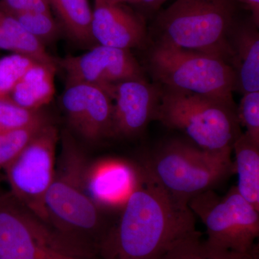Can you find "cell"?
I'll use <instances>...</instances> for the list:
<instances>
[{"mask_svg":"<svg viewBox=\"0 0 259 259\" xmlns=\"http://www.w3.org/2000/svg\"><path fill=\"white\" fill-rule=\"evenodd\" d=\"M47 1L48 2V3H49V0H47Z\"/></svg>","mask_w":259,"mask_h":259,"instance_id":"cell-34","label":"cell"},{"mask_svg":"<svg viewBox=\"0 0 259 259\" xmlns=\"http://www.w3.org/2000/svg\"><path fill=\"white\" fill-rule=\"evenodd\" d=\"M237 115L241 127L253 141L259 144V92L243 94Z\"/></svg>","mask_w":259,"mask_h":259,"instance_id":"cell-24","label":"cell"},{"mask_svg":"<svg viewBox=\"0 0 259 259\" xmlns=\"http://www.w3.org/2000/svg\"><path fill=\"white\" fill-rule=\"evenodd\" d=\"M69 125L92 143L111 138L113 102L103 89L85 83H66L61 98Z\"/></svg>","mask_w":259,"mask_h":259,"instance_id":"cell-12","label":"cell"},{"mask_svg":"<svg viewBox=\"0 0 259 259\" xmlns=\"http://www.w3.org/2000/svg\"><path fill=\"white\" fill-rule=\"evenodd\" d=\"M51 259H96L95 258H85V257L76 256V255H58L53 257Z\"/></svg>","mask_w":259,"mask_h":259,"instance_id":"cell-31","label":"cell"},{"mask_svg":"<svg viewBox=\"0 0 259 259\" xmlns=\"http://www.w3.org/2000/svg\"><path fill=\"white\" fill-rule=\"evenodd\" d=\"M146 64L154 82L162 87L235 102L234 71L216 56L151 42Z\"/></svg>","mask_w":259,"mask_h":259,"instance_id":"cell-6","label":"cell"},{"mask_svg":"<svg viewBox=\"0 0 259 259\" xmlns=\"http://www.w3.org/2000/svg\"><path fill=\"white\" fill-rule=\"evenodd\" d=\"M15 18L24 28L42 44L52 41L59 34V24L52 14H38L24 11Z\"/></svg>","mask_w":259,"mask_h":259,"instance_id":"cell-23","label":"cell"},{"mask_svg":"<svg viewBox=\"0 0 259 259\" xmlns=\"http://www.w3.org/2000/svg\"><path fill=\"white\" fill-rule=\"evenodd\" d=\"M110 1L116 3H121V4L124 3H133V4L139 5L140 3V0H110Z\"/></svg>","mask_w":259,"mask_h":259,"instance_id":"cell-32","label":"cell"},{"mask_svg":"<svg viewBox=\"0 0 259 259\" xmlns=\"http://www.w3.org/2000/svg\"><path fill=\"white\" fill-rule=\"evenodd\" d=\"M158 259H220L210 254L196 231L172 243Z\"/></svg>","mask_w":259,"mask_h":259,"instance_id":"cell-22","label":"cell"},{"mask_svg":"<svg viewBox=\"0 0 259 259\" xmlns=\"http://www.w3.org/2000/svg\"><path fill=\"white\" fill-rule=\"evenodd\" d=\"M25 11L38 14H51L50 5L47 0H25Z\"/></svg>","mask_w":259,"mask_h":259,"instance_id":"cell-26","label":"cell"},{"mask_svg":"<svg viewBox=\"0 0 259 259\" xmlns=\"http://www.w3.org/2000/svg\"><path fill=\"white\" fill-rule=\"evenodd\" d=\"M237 3L245 5L251 13V19L259 26V0H235Z\"/></svg>","mask_w":259,"mask_h":259,"instance_id":"cell-28","label":"cell"},{"mask_svg":"<svg viewBox=\"0 0 259 259\" xmlns=\"http://www.w3.org/2000/svg\"><path fill=\"white\" fill-rule=\"evenodd\" d=\"M59 23L71 38L80 44L95 42L92 35L93 10L89 0H49Z\"/></svg>","mask_w":259,"mask_h":259,"instance_id":"cell-18","label":"cell"},{"mask_svg":"<svg viewBox=\"0 0 259 259\" xmlns=\"http://www.w3.org/2000/svg\"><path fill=\"white\" fill-rule=\"evenodd\" d=\"M188 206L206 227V249L214 253L255 251L259 211L242 197L236 186L223 197L214 190L206 191L191 199Z\"/></svg>","mask_w":259,"mask_h":259,"instance_id":"cell-8","label":"cell"},{"mask_svg":"<svg viewBox=\"0 0 259 259\" xmlns=\"http://www.w3.org/2000/svg\"><path fill=\"white\" fill-rule=\"evenodd\" d=\"M0 8L15 16L25 11V0H0Z\"/></svg>","mask_w":259,"mask_h":259,"instance_id":"cell-25","label":"cell"},{"mask_svg":"<svg viewBox=\"0 0 259 259\" xmlns=\"http://www.w3.org/2000/svg\"><path fill=\"white\" fill-rule=\"evenodd\" d=\"M211 254L215 255L220 259H258L256 257V252L251 253H240V252L227 251L214 253L210 252Z\"/></svg>","mask_w":259,"mask_h":259,"instance_id":"cell-27","label":"cell"},{"mask_svg":"<svg viewBox=\"0 0 259 259\" xmlns=\"http://www.w3.org/2000/svg\"><path fill=\"white\" fill-rule=\"evenodd\" d=\"M162 88L146 78L116 83L107 93L113 102L111 138L132 139L140 136L155 120Z\"/></svg>","mask_w":259,"mask_h":259,"instance_id":"cell-11","label":"cell"},{"mask_svg":"<svg viewBox=\"0 0 259 259\" xmlns=\"http://www.w3.org/2000/svg\"><path fill=\"white\" fill-rule=\"evenodd\" d=\"M47 121L41 110H28L9 96L0 97V132L25 128Z\"/></svg>","mask_w":259,"mask_h":259,"instance_id":"cell-19","label":"cell"},{"mask_svg":"<svg viewBox=\"0 0 259 259\" xmlns=\"http://www.w3.org/2000/svg\"><path fill=\"white\" fill-rule=\"evenodd\" d=\"M237 4L235 0H176L157 15L150 42L216 56L231 66L228 37L237 21Z\"/></svg>","mask_w":259,"mask_h":259,"instance_id":"cell-3","label":"cell"},{"mask_svg":"<svg viewBox=\"0 0 259 259\" xmlns=\"http://www.w3.org/2000/svg\"><path fill=\"white\" fill-rule=\"evenodd\" d=\"M147 12H154L159 9L158 0H140L139 4Z\"/></svg>","mask_w":259,"mask_h":259,"instance_id":"cell-30","label":"cell"},{"mask_svg":"<svg viewBox=\"0 0 259 259\" xmlns=\"http://www.w3.org/2000/svg\"><path fill=\"white\" fill-rule=\"evenodd\" d=\"M56 65L35 63L15 85L10 98L28 110H41L55 95Z\"/></svg>","mask_w":259,"mask_h":259,"instance_id":"cell-16","label":"cell"},{"mask_svg":"<svg viewBox=\"0 0 259 259\" xmlns=\"http://www.w3.org/2000/svg\"><path fill=\"white\" fill-rule=\"evenodd\" d=\"M250 20H238L228 37L231 66L236 79V91L243 94L259 92V32Z\"/></svg>","mask_w":259,"mask_h":259,"instance_id":"cell-15","label":"cell"},{"mask_svg":"<svg viewBox=\"0 0 259 259\" xmlns=\"http://www.w3.org/2000/svg\"><path fill=\"white\" fill-rule=\"evenodd\" d=\"M92 35L98 45L131 51L150 42L144 18L121 3L95 0Z\"/></svg>","mask_w":259,"mask_h":259,"instance_id":"cell-14","label":"cell"},{"mask_svg":"<svg viewBox=\"0 0 259 259\" xmlns=\"http://www.w3.org/2000/svg\"><path fill=\"white\" fill-rule=\"evenodd\" d=\"M59 141L57 128L47 122L4 171L10 193L47 224L46 197L55 175Z\"/></svg>","mask_w":259,"mask_h":259,"instance_id":"cell-9","label":"cell"},{"mask_svg":"<svg viewBox=\"0 0 259 259\" xmlns=\"http://www.w3.org/2000/svg\"><path fill=\"white\" fill-rule=\"evenodd\" d=\"M61 144L55 175L46 197L49 225L97 255L112 225L107 224L105 211L95 203L87 190L90 161L68 135L64 134Z\"/></svg>","mask_w":259,"mask_h":259,"instance_id":"cell-2","label":"cell"},{"mask_svg":"<svg viewBox=\"0 0 259 259\" xmlns=\"http://www.w3.org/2000/svg\"><path fill=\"white\" fill-rule=\"evenodd\" d=\"M232 153L206 151L189 141L173 140L146 156L141 164L172 197L188 205L194 197L214 190L234 175Z\"/></svg>","mask_w":259,"mask_h":259,"instance_id":"cell-4","label":"cell"},{"mask_svg":"<svg viewBox=\"0 0 259 259\" xmlns=\"http://www.w3.org/2000/svg\"><path fill=\"white\" fill-rule=\"evenodd\" d=\"M166 1H168V0H158V4L159 8H161V5H163V3H166Z\"/></svg>","mask_w":259,"mask_h":259,"instance_id":"cell-33","label":"cell"},{"mask_svg":"<svg viewBox=\"0 0 259 259\" xmlns=\"http://www.w3.org/2000/svg\"><path fill=\"white\" fill-rule=\"evenodd\" d=\"M47 122L49 121L25 128L0 132V174L4 172L7 167L14 161L30 140Z\"/></svg>","mask_w":259,"mask_h":259,"instance_id":"cell-20","label":"cell"},{"mask_svg":"<svg viewBox=\"0 0 259 259\" xmlns=\"http://www.w3.org/2000/svg\"><path fill=\"white\" fill-rule=\"evenodd\" d=\"M235 153L236 186L240 194L259 211V144L242 133L233 146Z\"/></svg>","mask_w":259,"mask_h":259,"instance_id":"cell-17","label":"cell"},{"mask_svg":"<svg viewBox=\"0 0 259 259\" xmlns=\"http://www.w3.org/2000/svg\"><path fill=\"white\" fill-rule=\"evenodd\" d=\"M0 49L15 53L14 47L10 39L8 38V35L5 33L1 24H0Z\"/></svg>","mask_w":259,"mask_h":259,"instance_id":"cell-29","label":"cell"},{"mask_svg":"<svg viewBox=\"0 0 259 259\" xmlns=\"http://www.w3.org/2000/svg\"><path fill=\"white\" fill-rule=\"evenodd\" d=\"M142 167L139 186L99 246L102 259H158L172 243L197 231L189 206L172 197Z\"/></svg>","mask_w":259,"mask_h":259,"instance_id":"cell-1","label":"cell"},{"mask_svg":"<svg viewBox=\"0 0 259 259\" xmlns=\"http://www.w3.org/2000/svg\"><path fill=\"white\" fill-rule=\"evenodd\" d=\"M155 120L209 151L232 150L242 134L235 102L162 87Z\"/></svg>","mask_w":259,"mask_h":259,"instance_id":"cell-5","label":"cell"},{"mask_svg":"<svg viewBox=\"0 0 259 259\" xmlns=\"http://www.w3.org/2000/svg\"><path fill=\"white\" fill-rule=\"evenodd\" d=\"M36 62L38 61L19 53L0 59V97L9 96L15 85Z\"/></svg>","mask_w":259,"mask_h":259,"instance_id":"cell-21","label":"cell"},{"mask_svg":"<svg viewBox=\"0 0 259 259\" xmlns=\"http://www.w3.org/2000/svg\"><path fill=\"white\" fill-rule=\"evenodd\" d=\"M66 74V83H85L108 92L116 83L145 77L144 68L131 51L98 45L82 55L57 62Z\"/></svg>","mask_w":259,"mask_h":259,"instance_id":"cell-10","label":"cell"},{"mask_svg":"<svg viewBox=\"0 0 259 259\" xmlns=\"http://www.w3.org/2000/svg\"><path fill=\"white\" fill-rule=\"evenodd\" d=\"M61 254L96 256L44 222L10 192L0 193V259H51Z\"/></svg>","mask_w":259,"mask_h":259,"instance_id":"cell-7","label":"cell"},{"mask_svg":"<svg viewBox=\"0 0 259 259\" xmlns=\"http://www.w3.org/2000/svg\"><path fill=\"white\" fill-rule=\"evenodd\" d=\"M143 171L141 163L122 158L90 162L86 171L87 190L102 210L121 211L139 186Z\"/></svg>","mask_w":259,"mask_h":259,"instance_id":"cell-13","label":"cell"}]
</instances>
